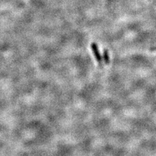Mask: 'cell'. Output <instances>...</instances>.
<instances>
[{"instance_id": "3957f363", "label": "cell", "mask_w": 156, "mask_h": 156, "mask_svg": "<svg viewBox=\"0 0 156 156\" xmlns=\"http://www.w3.org/2000/svg\"><path fill=\"white\" fill-rule=\"evenodd\" d=\"M150 50L151 52H156V47H152L150 49Z\"/></svg>"}, {"instance_id": "6da1fadb", "label": "cell", "mask_w": 156, "mask_h": 156, "mask_svg": "<svg viewBox=\"0 0 156 156\" xmlns=\"http://www.w3.org/2000/svg\"><path fill=\"white\" fill-rule=\"evenodd\" d=\"M91 49H92L93 55L95 57V59H96V61L98 64V65L100 66V67L102 68H103V63H102V56L100 54V51H99V49L98 47V45L96 43H92L90 45Z\"/></svg>"}, {"instance_id": "7a4b0ae2", "label": "cell", "mask_w": 156, "mask_h": 156, "mask_svg": "<svg viewBox=\"0 0 156 156\" xmlns=\"http://www.w3.org/2000/svg\"><path fill=\"white\" fill-rule=\"evenodd\" d=\"M103 56H104V60L105 64L106 65H109L110 64V57H109V54L107 49H104Z\"/></svg>"}]
</instances>
